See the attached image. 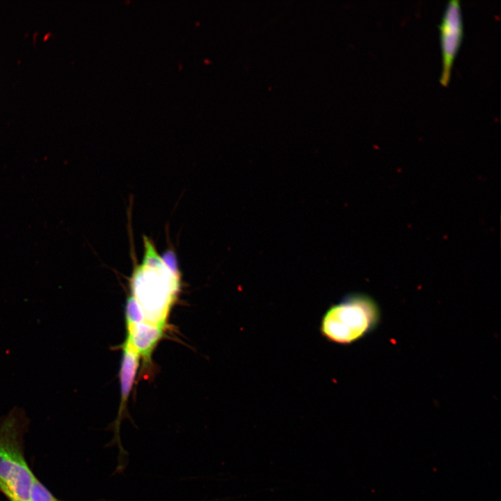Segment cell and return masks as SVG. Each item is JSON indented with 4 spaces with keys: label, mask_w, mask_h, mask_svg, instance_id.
<instances>
[{
    "label": "cell",
    "mask_w": 501,
    "mask_h": 501,
    "mask_svg": "<svg viewBox=\"0 0 501 501\" xmlns=\"http://www.w3.org/2000/svg\"><path fill=\"white\" fill-rule=\"evenodd\" d=\"M138 364L139 356L124 344L119 374L121 399L117 418L118 421L116 423L118 429L122 414L134 385Z\"/></svg>",
    "instance_id": "8992f818"
},
{
    "label": "cell",
    "mask_w": 501,
    "mask_h": 501,
    "mask_svg": "<svg viewBox=\"0 0 501 501\" xmlns=\"http://www.w3.org/2000/svg\"><path fill=\"white\" fill-rule=\"evenodd\" d=\"M30 501H58L35 477L30 490Z\"/></svg>",
    "instance_id": "ba28073f"
},
{
    "label": "cell",
    "mask_w": 501,
    "mask_h": 501,
    "mask_svg": "<svg viewBox=\"0 0 501 501\" xmlns=\"http://www.w3.org/2000/svg\"><path fill=\"white\" fill-rule=\"evenodd\" d=\"M163 262L168 268V269L175 276L180 277V269L178 267L177 260L174 251L170 249L166 250L161 256H160Z\"/></svg>",
    "instance_id": "9c48e42d"
},
{
    "label": "cell",
    "mask_w": 501,
    "mask_h": 501,
    "mask_svg": "<svg viewBox=\"0 0 501 501\" xmlns=\"http://www.w3.org/2000/svg\"><path fill=\"white\" fill-rule=\"evenodd\" d=\"M442 54L440 84L446 86L450 81L452 65L463 38V20L459 0H449L439 25Z\"/></svg>",
    "instance_id": "277c9868"
},
{
    "label": "cell",
    "mask_w": 501,
    "mask_h": 501,
    "mask_svg": "<svg viewBox=\"0 0 501 501\" xmlns=\"http://www.w3.org/2000/svg\"><path fill=\"white\" fill-rule=\"evenodd\" d=\"M144 247L142 263L136 267L131 280L132 296L142 308L145 321L164 327L179 289L180 277L165 265L146 237Z\"/></svg>",
    "instance_id": "6da1fadb"
},
{
    "label": "cell",
    "mask_w": 501,
    "mask_h": 501,
    "mask_svg": "<svg viewBox=\"0 0 501 501\" xmlns=\"http://www.w3.org/2000/svg\"><path fill=\"white\" fill-rule=\"evenodd\" d=\"M125 316L127 325L135 324L145 321L142 308L132 295L127 299L125 305Z\"/></svg>",
    "instance_id": "52a82bcc"
},
{
    "label": "cell",
    "mask_w": 501,
    "mask_h": 501,
    "mask_svg": "<svg viewBox=\"0 0 501 501\" xmlns=\"http://www.w3.org/2000/svg\"><path fill=\"white\" fill-rule=\"evenodd\" d=\"M381 318L380 307L372 296L353 292L327 308L320 321L319 332L329 342L350 345L376 329Z\"/></svg>",
    "instance_id": "3957f363"
},
{
    "label": "cell",
    "mask_w": 501,
    "mask_h": 501,
    "mask_svg": "<svg viewBox=\"0 0 501 501\" xmlns=\"http://www.w3.org/2000/svg\"><path fill=\"white\" fill-rule=\"evenodd\" d=\"M28 424L21 408L14 407L0 418V491L9 501H30L35 476L25 460L22 443Z\"/></svg>",
    "instance_id": "7a4b0ae2"
},
{
    "label": "cell",
    "mask_w": 501,
    "mask_h": 501,
    "mask_svg": "<svg viewBox=\"0 0 501 501\" xmlns=\"http://www.w3.org/2000/svg\"><path fill=\"white\" fill-rule=\"evenodd\" d=\"M127 326V337L124 344L139 357L149 360L152 351L163 335L164 327L146 321Z\"/></svg>",
    "instance_id": "5b68a950"
}]
</instances>
